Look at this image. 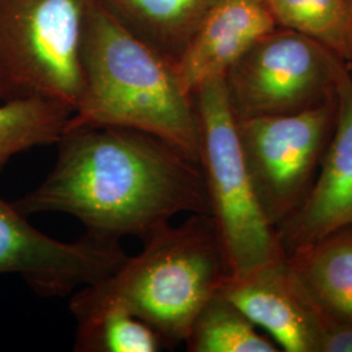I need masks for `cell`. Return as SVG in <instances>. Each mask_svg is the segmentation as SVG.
<instances>
[{
  "label": "cell",
  "mask_w": 352,
  "mask_h": 352,
  "mask_svg": "<svg viewBox=\"0 0 352 352\" xmlns=\"http://www.w3.org/2000/svg\"><path fill=\"white\" fill-rule=\"evenodd\" d=\"M49 175L13 206L67 214L87 234L142 239L177 214H210L201 164L174 144L131 128L76 126L56 142Z\"/></svg>",
  "instance_id": "6da1fadb"
},
{
  "label": "cell",
  "mask_w": 352,
  "mask_h": 352,
  "mask_svg": "<svg viewBox=\"0 0 352 352\" xmlns=\"http://www.w3.org/2000/svg\"><path fill=\"white\" fill-rule=\"evenodd\" d=\"M82 89L68 128L122 126L174 144L200 162V120L195 96L176 64L126 30L98 0L87 17Z\"/></svg>",
  "instance_id": "7a4b0ae2"
},
{
  "label": "cell",
  "mask_w": 352,
  "mask_h": 352,
  "mask_svg": "<svg viewBox=\"0 0 352 352\" xmlns=\"http://www.w3.org/2000/svg\"><path fill=\"white\" fill-rule=\"evenodd\" d=\"M141 240L139 254L76 291L69 311L77 321L106 307L126 308L158 334L164 347H175L230 274L226 253L210 214H189L179 226L164 223Z\"/></svg>",
  "instance_id": "3957f363"
},
{
  "label": "cell",
  "mask_w": 352,
  "mask_h": 352,
  "mask_svg": "<svg viewBox=\"0 0 352 352\" xmlns=\"http://www.w3.org/2000/svg\"><path fill=\"white\" fill-rule=\"evenodd\" d=\"M193 96L210 215L226 253L228 276H243L286 252L276 227L265 215L244 164L225 76L205 80Z\"/></svg>",
  "instance_id": "277c9868"
},
{
  "label": "cell",
  "mask_w": 352,
  "mask_h": 352,
  "mask_svg": "<svg viewBox=\"0 0 352 352\" xmlns=\"http://www.w3.org/2000/svg\"><path fill=\"white\" fill-rule=\"evenodd\" d=\"M96 0H0V101L43 100L75 113Z\"/></svg>",
  "instance_id": "5b68a950"
},
{
  "label": "cell",
  "mask_w": 352,
  "mask_h": 352,
  "mask_svg": "<svg viewBox=\"0 0 352 352\" xmlns=\"http://www.w3.org/2000/svg\"><path fill=\"white\" fill-rule=\"evenodd\" d=\"M337 119L336 91L296 113L236 119L240 149L269 222L282 225L315 184Z\"/></svg>",
  "instance_id": "8992f818"
},
{
  "label": "cell",
  "mask_w": 352,
  "mask_h": 352,
  "mask_svg": "<svg viewBox=\"0 0 352 352\" xmlns=\"http://www.w3.org/2000/svg\"><path fill=\"white\" fill-rule=\"evenodd\" d=\"M340 62L311 38L270 32L225 76L235 118L296 113L327 101Z\"/></svg>",
  "instance_id": "52a82bcc"
},
{
  "label": "cell",
  "mask_w": 352,
  "mask_h": 352,
  "mask_svg": "<svg viewBox=\"0 0 352 352\" xmlns=\"http://www.w3.org/2000/svg\"><path fill=\"white\" fill-rule=\"evenodd\" d=\"M128 257L120 241L85 234L60 241L0 197V276L16 274L36 294L63 298L109 277Z\"/></svg>",
  "instance_id": "ba28073f"
},
{
  "label": "cell",
  "mask_w": 352,
  "mask_h": 352,
  "mask_svg": "<svg viewBox=\"0 0 352 352\" xmlns=\"http://www.w3.org/2000/svg\"><path fill=\"white\" fill-rule=\"evenodd\" d=\"M280 351L320 352L322 315L294 273L287 254L243 276H227L219 289Z\"/></svg>",
  "instance_id": "9c48e42d"
},
{
  "label": "cell",
  "mask_w": 352,
  "mask_h": 352,
  "mask_svg": "<svg viewBox=\"0 0 352 352\" xmlns=\"http://www.w3.org/2000/svg\"><path fill=\"white\" fill-rule=\"evenodd\" d=\"M334 91L337 119L315 184L302 206L277 227L286 253L352 226V76L340 62Z\"/></svg>",
  "instance_id": "30bf717a"
},
{
  "label": "cell",
  "mask_w": 352,
  "mask_h": 352,
  "mask_svg": "<svg viewBox=\"0 0 352 352\" xmlns=\"http://www.w3.org/2000/svg\"><path fill=\"white\" fill-rule=\"evenodd\" d=\"M274 25L276 20L263 0H217L176 62L183 87L193 94L205 80L226 76Z\"/></svg>",
  "instance_id": "8fae6325"
},
{
  "label": "cell",
  "mask_w": 352,
  "mask_h": 352,
  "mask_svg": "<svg viewBox=\"0 0 352 352\" xmlns=\"http://www.w3.org/2000/svg\"><path fill=\"white\" fill-rule=\"evenodd\" d=\"M286 254L322 317L352 322V226Z\"/></svg>",
  "instance_id": "7c38bea8"
},
{
  "label": "cell",
  "mask_w": 352,
  "mask_h": 352,
  "mask_svg": "<svg viewBox=\"0 0 352 352\" xmlns=\"http://www.w3.org/2000/svg\"><path fill=\"white\" fill-rule=\"evenodd\" d=\"M217 0H98L133 36L175 63Z\"/></svg>",
  "instance_id": "4fadbf2b"
},
{
  "label": "cell",
  "mask_w": 352,
  "mask_h": 352,
  "mask_svg": "<svg viewBox=\"0 0 352 352\" xmlns=\"http://www.w3.org/2000/svg\"><path fill=\"white\" fill-rule=\"evenodd\" d=\"M276 23L352 62V0H265Z\"/></svg>",
  "instance_id": "5bb4252c"
},
{
  "label": "cell",
  "mask_w": 352,
  "mask_h": 352,
  "mask_svg": "<svg viewBox=\"0 0 352 352\" xmlns=\"http://www.w3.org/2000/svg\"><path fill=\"white\" fill-rule=\"evenodd\" d=\"M184 343L189 352L280 351L221 291L204 305Z\"/></svg>",
  "instance_id": "9a60e30c"
},
{
  "label": "cell",
  "mask_w": 352,
  "mask_h": 352,
  "mask_svg": "<svg viewBox=\"0 0 352 352\" xmlns=\"http://www.w3.org/2000/svg\"><path fill=\"white\" fill-rule=\"evenodd\" d=\"M72 111L43 100H12L0 104V171L14 155L56 144Z\"/></svg>",
  "instance_id": "2e32d148"
},
{
  "label": "cell",
  "mask_w": 352,
  "mask_h": 352,
  "mask_svg": "<svg viewBox=\"0 0 352 352\" xmlns=\"http://www.w3.org/2000/svg\"><path fill=\"white\" fill-rule=\"evenodd\" d=\"M77 352H157L164 349L145 321L122 307H106L76 321Z\"/></svg>",
  "instance_id": "e0dca14e"
},
{
  "label": "cell",
  "mask_w": 352,
  "mask_h": 352,
  "mask_svg": "<svg viewBox=\"0 0 352 352\" xmlns=\"http://www.w3.org/2000/svg\"><path fill=\"white\" fill-rule=\"evenodd\" d=\"M320 352H352V322L322 317Z\"/></svg>",
  "instance_id": "ac0fdd59"
},
{
  "label": "cell",
  "mask_w": 352,
  "mask_h": 352,
  "mask_svg": "<svg viewBox=\"0 0 352 352\" xmlns=\"http://www.w3.org/2000/svg\"><path fill=\"white\" fill-rule=\"evenodd\" d=\"M350 74H351V72H350ZM351 76H352V74H351Z\"/></svg>",
  "instance_id": "d6986e66"
},
{
  "label": "cell",
  "mask_w": 352,
  "mask_h": 352,
  "mask_svg": "<svg viewBox=\"0 0 352 352\" xmlns=\"http://www.w3.org/2000/svg\"><path fill=\"white\" fill-rule=\"evenodd\" d=\"M263 1H265V0H263Z\"/></svg>",
  "instance_id": "ffe728a7"
}]
</instances>
